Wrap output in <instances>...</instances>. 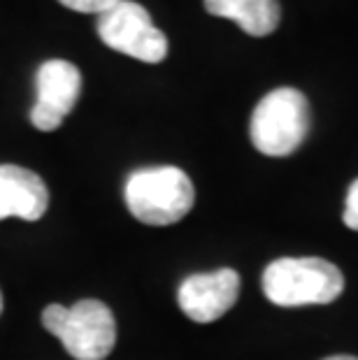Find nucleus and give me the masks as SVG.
Listing matches in <instances>:
<instances>
[{"mask_svg": "<svg viewBox=\"0 0 358 360\" xmlns=\"http://www.w3.org/2000/svg\"><path fill=\"white\" fill-rule=\"evenodd\" d=\"M58 3L68 7V10L84 12V14H98V17H101L103 12L112 10V7L119 5L121 0H58Z\"/></svg>", "mask_w": 358, "mask_h": 360, "instance_id": "10", "label": "nucleus"}, {"mask_svg": "<svg viewBox=\"0 0 358 360\" xmlns=\"http://www.w3.org/2000/svg\"><path fill=\"white\" fill-rule=\"evenodd\" d=\"M124 200L140 224L172 226L191 212L196 188L188 174L174 165L142 167L126 179Z\"/></svg>", "mask_w": 358, "mask_h": 360, "instance_id": "1", "label": "nucleus"}, {"mask_svg": "<svg viewBox=\"0 0 358 360\" xmlns=\"http://www.w3.org/2000/svg\"><path fill=\"white\" fill-rule=\"evenodd\" d=\"M240 295V274L231 267L217 272L191 274L181 281L177 302L179 309L196 323H212L221 319Z\"/></svg>", "mask_w": 358, "mask_h": 360, "instance_id": "7", "label": "nucleus"}, {"mask_svg": "<svg viewBox=\"0 0 358 360\" xmlns=\"http://www.w3.org/2000/svg\"><path fill=\"white\" fill-rule=\"evenodd\" d=\"M345 290V277L324 258H277L263 272V293L277 307L328 304Z\"/></svg>", "mask_w": 358, "mask_h": 360, "instance_id": "2", "label": "nucleus"}, {"mask_svg": "<svg viewBox=\"0 0 358 360\" xmlns=\"http://www.w3.org/2000/svg\"><path fill=\"white\" fill-rule=\"evenodd\" d=\"M309 103L298 89L270 91L251 114V144L263 156H291L309 133Z\"/></svg>", "mask_w": 358, "mask_h": 360, "instance_id": "4", "label": "nucleus"}, {"mask_svg": "<svg viewBox=\"0 0 358 360\" xmlns=\"http://www.w3.org/2000/svg\"><path fill=\"white\" fill-rule=\"evenodd\" d=\"M49 207V191L40 174L21 165H0V221L17 217L40 221Z\"/></svg>", "mask_w": 358, "mask_h": 360, "instance_id": "8", "label": "nucleus"}, {"mask_svg": "<svg viewBox=\"0 0 358 360\" xmlns=\"http://www.w3.org/2000/svg\"><path fill=\"white\" fill-rule=\"evenodd\" d=\"M98 37L110 49L142 63H161L167 56V37L135 0H121L112 10L103 12L98 17Z\"/></svg>", "mask_w": 358, "mask_h": 360, "instance_id": "5", "label": "nucleus"}, {"mask_svg": "<svg viewBox=\"0 0 358 360\" xmlns=\"http://www.w3.org/2000/svg\"><path fill=\"white\" fill-rule=\"evenodd\" d=\"M0 314H3V293H0Z\"/></svg>", "mask_w": 358, "mask_h": 360, "instance_id": "13", "label": "nucleus"}, {"mask_svg": "<svg viewBox=\"0 0 358 360\" xmlns=\"http://www.w3.org/2000/svg\"><path fill=\"white\" fill-rule=\"evenodd\" d=\"M324 360H358L356 356H328V358H324Z\"/></svg>", "mask_w": 358, "mask_h": 360, "instance_id": "12", "label": "nucleus"}, {"mask_svg": "<svg viewBox=\"0 0 358 360\" xmlns=\"http://www.w3.org/2000/svg\"><path fill=\"white\" fill-rule=\"evenodd\" d=\"M42 326L58 337L75 360H105L117 344L114 314L101 300H79L72 307L47 304Z\"/></svg>", "mask_w": 358, "mask_h": 360, "instance_id": "3", "label": "nucleus"}, {"mask_svg": "<svg viewBox=\"0 0 358 360\" xmlns=\"http://www.w3.org/2000/svg\"><path fill=\"white\" fill-rule=\"evenodd\" d=\"M205 10L215 17L235 21L254 37L275 33L281 21L279 0H205Z\"/></svg>", "mask_w": 358, "mask_h": 360, "instance_id": "9", "label": "nucleus"}, {"mask_svg": "<svg viewBox=\"0 0 358 360\" xmlns=\"http://www.w3.org/2000/svg\"><path fill=\"white\" fill-rule=\"evenodd\" d=\"M37 101L30 110V124L42 133L60 128L63 119L75 110L82 94V72L68 60H44L37 68Z\"/></svg>", "mask_w": 358, "mask_h": 360, "instance_id": "6", "label": "nucleus"}, {"mask_svg": "<svg viewBox=\"0 0 358 360\" xmlns=\"http://www.w3.org/2000/svg\"><path fill=\"white\" fill-rule=\"evenodd\" d=\"M345 226L358 231V179L349 186L347 202H345Z\"/></svg>", "mask_w": 358, "mask_h": 360, "instance_id": "11", "label": "nucleus"}]
</instances>
